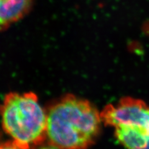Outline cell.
Here are the masks:
<instances>
[{"mask_svg": "<svg viewBox=\"0 0 149 149\" xmlns=\"http://www.w3.org/2000/svg\"><path fill=\"white\" fill-rule=\"evenodd\" d=\"M39 149H58L57 148H56L52 146H44V147H42L40 148Z\"/></svg>", "mask_w": 149, "mask_h": 149, "instance_id": "6", "label": "cell"}, {"mask_svg": "<svg viewBox=\"0 0 149 149\" xmlns=\"http://www.w3.org/2000/svg\"><path fill=\"white\" fill-rule=\"evenodd\" d=\"M34 3V0H0V32L25 17Z\"/></svg>", "mask_w": 149, "mask_h": 149, "instance_id": "4", "label": "cell"}, {"mask_svg": "<svg viewBox=\"0 0 149 149\" xmlns=\"http://www.w3.org/2000/svg\"><path fill=\"white\" fill-rule=\"evenodd\" d=\"M3 128L21 147L31 149L47 139V111L35 93L10 92L0 104Z\"/></svg>", "mask_w": 149, "mask_h": 149, "instance_id": "2", "label": "cell"}, {"mask_svg": "<svg viewBox=\"0 0 149 149\" xmlns=\"http://www.w3.org/2000/svg\"><path fill=\"white\" fill-rule=\"evenodd\" d=\"M114 129L115 137L126 149H149V112Z\"/></svg>", "mask_w": 149, "mask_h": 149, "instance_id": "3", "label": "cell"}, {"mask_svg": "<svg viewBox=\"0 0 149 149\" xmlns=\"http://www.w3.org/2000/svg\"><path fill=\"white\" fill-rule=\"evenodd\" d=\"M0 149H26L19 146L17 143L12 141H8L0 143Z\"/></svg>", "mask_w": 149, "mask_h": 149, "instance_id": "5", "label": "cell"}, {"mask_svg": "<svg viewBox=\"0 0 149 149\" xmlns=\"http://www.w3.org/2000/svg\"><path fill=\"white\" fill-rule=\"evenodd\" d=\"M46 111L47 138L51 146L58 149H88L99 136L101 115L87 100L67 95Z\"/></svg>", "mask_w": 149, "mask_h": 149, "instance_id": "1", "label": "cell"}]
</instances>
